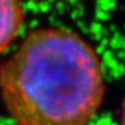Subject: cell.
<instances>
[{
  "label": "cell",
  "instance_id": "2",
  "mask_svg": "<svg viewBox=\"0 0 125 125\" xmlns=\"http://www.w3.org/2000/svg\"><path fill=\"white\" fill-rule=\"evenodd\" d=\"M24 20L20 0H0V52L8 49L17 39Z\"/></svg>",
  "mask_w": 125,
  "mask_h": 125
},
{
  "label": "cell",
  "instance_id": "1",
  "mask_svg": "<svg viewBox=\"0 0 125 125\" xmlns=\"http://www.w3.org/2000/svg\"><path fill=\"white\" fill-rule=\"evenodd\" d=\"M104 94L97 51L67 29L33 31L0 65V96L16 125H87Z\"/></svg>",
  "mask_w": 125,
  "mask_h": 125
},
{
  "label": "cell",
  "instance_id": "3",
  "mask_svg": "<svg viewBox=\"0 0 125 125\" xmlns=\"http://www.w3.org/2000/svg\"><path fill=\"white\" fill-rule=\"evenodd\" d=\"M120 125H125V100L122 104V114H121V121Z\"/></svg>",
  "mask_w": 125,
  "mask_h": 125
}]
</instances>
